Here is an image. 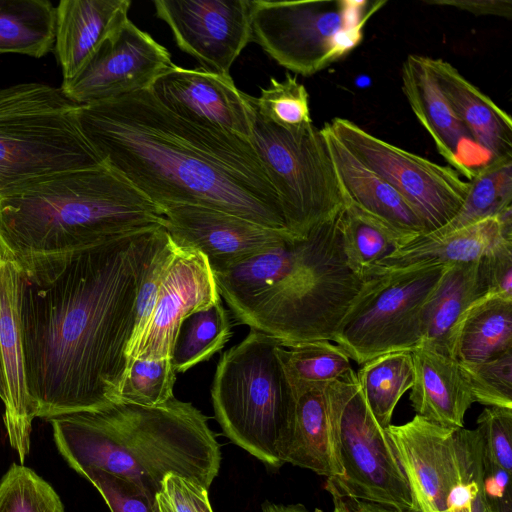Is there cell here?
I'll use <instances>...</instances> for the list:
<instances>
[{
    "label": "cell",
    "instance_id": "6da1fadb",
    "mask_svg": "<svg viewBox=\"0 0 512 512\" xmlns=\"http://www.w3.org/2000/svg\"><path fill=\"white\" fill-rule=\"evenodd\" d=\"M156 227L19 269L20 328L34 419L117 402Z\"/></svg>",
    "mask_w": 512,
    "mask_h": 512
},
{
    "label": "cell",
    "instance_id": "7a4b0ae2",
    "mask_svg": "<svg viewBox=\"0 0 512 512\" xmlns=\"http://www.w3.org/2000/svg\"><path fill=\"white\" fill-rule=\"evenodd\" d=\"M77 116L105 164L162 210L201 206L287 230L250 140L175 115L149 89L78 105Z\"/></svg>",
    "mask_w": 512,
    "mask_h": 512
},
{
    "label": "cell",
    "instance_id": "3957f363",
    "mask_svg": "<svg viewBox=\"0 0 512 512\" xmlns=\"http://www.w3.org/2000/svg\"><path fill=\"white\" fill-rule=\"evenodd\" d=\"M56 448L81 475L98 469L156 498L166 475L210 488L221 464L207 417L175 397L156 407L116 402L48 420Z\"/></svg>",
    "mask_w": 512,
    "mask_h": 512
},
{
    "label": "cell",
    "instance_id": "277c9868",
    "mask_svg": "<svg viewBox=\"0 0 512 512\" xmlns=\"http://www.w3.org/2000/svg\"><path fill=\"white\" fill-rule=\"evenodd\" d=\"M163 223V210L107 164L70 170L0 194V254L27 271Z\"/></svg>",
    "mask_w": 512,
    "mask_h": 512
},
{
    "label": "cell",
    "instance_id": "5b68a950",
    "mask_svg": "<svg viewBox=\"0 0 512 512\" xmlns=\"http://www.w3.org/2000/svg\"><path fill=\"white\" fill-rule=\"evenodd\" d=\"M340 211L300 238L294 263L276 285L232 311L240 323L282 347L332 340L362 286L343 255Z\"/></svg>",
    "mask_w": 512,
    "mask_h": 512
},
{
    "label": "cell",
    "instance_id": "8992f818",
    "mask_svg": "<svg viewBox=\"0 0 512 512\" xmlns=\"http://www.w3.org/2000/svg\"><path fill=\"white\" fill-rule=\"evenodd\" d=\"M279 346L271 336L250 329L219 359L211 388L224 435L272 468L285 464L295 401Z\"/></svg>",
    "mask_w": 512,
    "mask_h": 512
},
{
    "label": "cell",
    "instance_id": "52a82bcc",
    "mask_svg": "<svg viewBox=\"0 0 512 512\" xmlns=\"http://www.w3.org/2000/svg\"><path fill=\"white\" fill-rule=\"evenodd\" d=\"M78 105L59 88H0V194L37 178L105 162L83 133Z\"/></svg>",
    "mask_w": 512,
    "mask_h": 512
},
{
    "label": "cell",
    "instance_id": "ba28073f",
    "mask_svg": "<svg viewBox=\"0 0 512 512\" xmlns=\"http://www.w3.org/2000/svg\"><path fill=\"white\" fill-rule=\"evenodd\" d=\"M386 1L253 0L251 41L280 66L311 76L362 41L368 20Z\"/></svg>",
    "mask_w": 512,
    "mask_h": 512
},
{
    "label": "cell",
    "instance_id": "9c48e42d",
    "mask_svg": "<svg viewBox=\"0 0 512 512\" xmlns=\"http://www.w3.org/2000/svg\"><path fill=\"white\" fill-rule=\"evenodd\" d=\"M448 265L429 262L371 272L331 341L360 365L419 347L426 304Z\"/></svg>",
    "mask_w": 512,
    "mask_h": 512
},
{
    "label": "cell",
    "instance_id": "30bf717a",
    "mask_svg": "<svg viewBox=\"0 0 512 512\" xmlns=\"http://www.w3.org/2000/svg\"><path fill=\"white\" fill-rule=\"evenodd\" d=\"M246 96L250 142L278 195L287 230L304 238L344 207L325 137L313 124L287 130L272 123Z\"/></svg>",
    "mask_w": 512,
    "mask_h": 512
},
{
    "label": "cell",
    "instance_id": "8fae6325",
    "mask_svg": "<svg viewBox=\"0 0 512 512\" xmlns=\"http://www.w3.org/2000/svg\"><path fill=\"white\" fill-rule=\"evenodd\" d=\"M339 404V440L343 476L325 488L341 495L411 512L413 501L392 442L371 413L356 373L332 382Z\"/></svg>",
    "mask_w": 512,
    "mask_h": 512
},
{
    "label": "cell",
    "instance_id": "7c38bea8",
    "mask_svg": "<svg viewBox=\"0 0 512 512\" xmlns=\"http://www.w3.org/2000/svg\"><path fill=\"white\" fill-rule=\"evenodd\" d=\"M323 127L405 199L426 234L445 226L460 210L469 182L453 168L388 143L348 119L336 117Z\"/></svg>",
    "mask_w": 512,
    "mask_h": 512
},
{
    "label": "cell",
    "instance_id": "4fadbf2b",
    "mask_svg": "<svg viewBox=\"0 0 512 512\" xmlns=\"http://www.w3.org/2000/svg\"><path fill=\"white\" fill-rule=\"evenodd\" d=\"M387 434L408 481L416 512H446L453 488L480 459L476 429L444 427L419 415Z\"/></svg>",
    "mask_w": 512,
    "mask_h": 512
},
{
    "label": "cell",
    "instance_id": "5bb4252c",
    "mask_svg": "<svg viewBox=\"0 0 512 512\" xmlns=\"http://www.w3.org/2000/svg\"><path fill=\"white\" fill-rule=\"evenodd\" d=\"M174 63L168 50L128 20L60 89L87 105L149 89Z\"/></svg>",
    "mask_w": 512,
    "mask_h": 512
},
{
    "label": "cell",
    "instance_id": "9a60e30c",
    "mask_svg": "<svg viewBox=\"0 0 512 512\" xmlns=\"http://www.w3.org/2000/svg\"><path fill=\"white\" fill-rule=\"evenodd\" d=\"M253 0H155L156 16L177 46L201 67L222 75L251 42Z\"/></svg>",
    "mask_w": 512,
    "mask_h": 512
},
{
    "label": "cell",
    "instance_id": "2e32d148",
    "mask_svg": "<svg viewBox=\"0 0 512 512\" xmlns=\"http://www.w3.org/2000/svg\"><path fill=\"white\" fill-rule=\"evenodd\" d=\"M219 300L221 296L207 257L195 249L178 246L151 316L127 358L128 364L134 359L171 358L181 321Z\"/></svg>",
    "mask_w": 512,
    "mask_h": 512
},
{
    "label": "cell",
    "instance_id": "e0dca14e",
    "mask_svg": "<svg viewBox=\"0 0 512 512\" xmlns=\"http://www.w3.org/2000/svg\"><path fill=\"white\" fill-rule=\"evenodd\" d=\"M163 227L179 247L204 254L214 271L297 238L221 210L190 205L163 209Z\"/></svg>",
    "mask_w": 512,
    "mask_h": 512
},
{
    "label": "cell",
    "instance_id": "ac0fdd59",
    "mask_svg": "<svg viewBox=\"0 0 512 512\" xmlns=\"http://www.w3.org/2000/svg\"><path fill=\"white\" fill-rule=\"evenodd\" d=\"M149 90L163 107L191 123L250 140L247 94L235 86L230 75L173 64Z\"/></svg>",
    "mask_w": 512,
    "mask_h": 512
},
{
    "label": "cell",
    "instance_id": "d6986e66",
    "mask_svg": "<svg viewBox=\"0 0 512 512\" xmlns=\"http://www.w3.org/2000/svg\"><path fill=\"white\" fill-rule=\"evenodd\" d=\"M21 272L0 254V357L5 380L4 426L21 464L30 450L34 420L27 389L20 328Z\"/></svg>",
    "mask_w": 512,
    "mask_h": 512
},
{
    "label": "cell",
    "instance_id": "ffe728a7",
    "mask_svg": "<svg viewBox=\"0 0 512 512\" xmlns=\"http://www.w3.org/2000/svg\"><path fill=\"white\" fill-rule=\"evenodd\" d=\"M294 398L284 462L341 478L339 404L332 382L303 389Z\"/></svg>",
    "mask_w": 512,
    "mask_h": 512
},
{
    "label": "cell",
    "instance_id": "44dd1931",
    "mask_svg": "<svg viewBox=\"0 0 512 512\" xmlns=\"http://www.w3.org/2000/svg\"><path fill=\"white\" fill-rule=\"evenodd\" d=\"M325 137L338 184L348 205L408 242L426 234L422 220L386 181L364 166L327 129Z\"/></svg>",
    "mask_w": 512,
    "mask_h": 512
},
{
    "label": "cell",
    "instance_id": "7402d4cb",
    "mask_svg": "<svg viewBox=\"0 0 512 512\" xmlns=\"http://www.w3.org/2000/svg\"><path fill=\"white\" fill-rule=\"evenodd\" d=\"M130 0H61L53 50L62 83L73 79L100 45L129 19Z\"/></svg>",
    "mask_w": 512,
    "mask_h": 512
},
{
    "label": "cell",
    "instance_id": "603a6c76",
    "mask_svg": "<svg viewBox=\"0 0 512 512\" xmlns=\"http://www.w3.org/2000/svg\"><path fill=\"white\" fill-rule=\"evenodd\" d=\"M402 90L414 115L432 137L439 154L467 179L475 171L463 152L470 135L443 95L430 66V57L408 55L401 68Z\"/></svg>",
    "mask_w": 512,
    "mask_h": 512
},
{
    "label": "cell",
    "instance_id": "cb8c5ba5",
    "mask_svg": "<svg viewBox=\"0 0 512 512\" xmlns=\"http://www.w3.org/2000/svg\"><path fill=\"white\" fill-rule=\"evenodd\" d=\"M507 243H512V208L452 232L422 234L384 258L367 275L420 263L473 262Z\"/></svg>",
    "mask_w": 512,
    "mask_h": 512
},
{
    "label": "cell",
    "instance_id": "d4e9b609",
    "mask_svg": "<svg viewBox=\"0 0 512 512\" xmlns=\"http://www.w3.org/2000/svg\"><path fill=\"white\" fill-rule=\"evenodd\" d=\"M410 353V401L416 415L444 427H464L465 414L475 400L458 361L422 346Z\"/></svg>",
    "mask_w": 512,
    "mask_h": 512
},
{
    "label": "cell",
    "instance_id": "484cf974",
    "mask_svg": "<svg viewBox=\"0 0 512 512\" xmlns=\"http://www.w3.org/2000/svg\"><path fill=\"white\" fill-rule=\"evenodd\" d=\"M443 95L474 144L491 158L512 156V120L449 62L430 58Z\"/></svg>",
    "mask_w": 512,
    "mask_h": 512
},
{
    "label": "cell",
    "instance_id": "4316f807",
    "mask_svg": "<svg viewBox=\"0 0 512 512\" xmlns=\"http://www.w3.org/2000/svg\"><path fill=\"white\" fill-rule=\"evenodd\" d=\"M487 292L482 259L449 264L426 304L420 346L451 357L450 341L458 320Z\"/></svg>",
    "mask_w": 512,
    "mask_h": 512
},
{
    "label": "cell",
    "instance_id": "83f0119b",
    "mask_svg": "<svg viewBox=\"0 0 512 512\" xmlns=\"http://www.w3.org/2000/svg\"><path fill=\"white\" fill-rule=\"evenodd\" d=\"M512 351V300L486 294L458 320L450 341V356L476 363Z\"/></svg>",
    "mask_w": 512,
    "mask_h": 512
},
{
    "label": "cell",
    "instance_id": "f1b7e54d",
    "mask_svg": "<svg viewBox=\"0 0 512 512\" xmlns=\"http://www.w3.org/2000/svg\"><path fill=\"white\" fill-rule=\"evenodd\" d=\"M299 240L292 238L213 272L220 296L231 312L285 276L297 256Z\"/></svg>",
    "mask_w": 512,
    "mask_h": 512
},
{
    "label": "cell",
    "instance_id": "f546056e",
    "mask_svg": "<svg viewBox=\"0 0 512 512\" xmlns=\"http://www.w3.org/2000/svg\"><path fill=\"white\" fill-rule=\"evenodd\" d=\"M56 7L48 0H0V53L41 58L55 43Z\"/></svg>",
    "mask_w": 512,
    "mask_h": 512
},
{
    "label": "cell",
    "instance_id": "4dcf8cb0",
    "mask_svg": "<svg viewBox=\"0 0 512 512\" xmlns=\"http://www.w3.org/2000/svg\"><path fill=\"white\" fill-rule=\"evenodd\" d=\"M466 198L445 226L432 232L445 234L487 218L499 216L512 207V156L491 158L476 169Z\"/></svg>",
    "mask_w": 512,
    "mask_h": 512
},
{
    "label": "cell",
    "instance_id": "1f68e13d",
    "mask_svg": "<svg viewBox=\"0 0 512 512\" xmlns=\"http://www.w3.org/2000/svg\"><path fill=\"white\" fill-rule=\"evenodd\" d=\"M356 378L374 418L387 428L398 401L413 384L411 353L392 352L370 359L361 365Z\"/></svg>",
    "mask_w": 512,
    "mask_h": 512
},
{
    "label": "cell",
    "instance_id": "d6a6232c",
    "mask_svg": "<svg viewBox=\"0 0 512 512\" xmlns=\"http://www.w3.org/2000/svg\"><path fill=\"white\" fill-rule=\"evenodd\" d=\"M230 336L231 324L221 300L187 315L178 327L171 354L176 373L211 358Z\"/></svg>",
    "mask_w": 512,
    "mask_h": 512
},
{
    "label": "cell",
    "instance_id": "836d02e7",
    "mask_svg": "<svg viewBox=\"0 0 512 512\" xmlns=\"http://www.w3.org/2000/svg\"><path fill=\"white\" fill-rule=\"evenodd\" d=\"M340 233L346 264L361 281L384 258L409 243L348 205L340 211Z\"/></svg>",
    "mask_w": 512,
    "mask_h": 512
},
{
    "label": "cell",
    "instance_id": "e575fe53",
    "mask_svg": "<svg viewBox=\"0 0 512 512\" xmlns=\"http://www.w3.org/2000/svg\"><path fill=\"white\" fill-rule=\"evenodd\" d=\"M278 355L293 394L341 380L354 371L348 354L328 340L279 346Z\"/></svg>",
    "mask_w": 512,
    "mask_h": 512
},
{
    "label": "cell",
    "instance_id": "d590c367",
    "mask_svg": "<svg viewBox=\"0 0 512 512\" xmlns=\"http://www.w3.org/2000/svg\"><path fill=\"white\" fill-rule=\"evenodd\" d=\"M175 380L171 358L134 359L127 366L117 402L145 407L162 405L174 397Z\"/></svg>",
    "mask_w": 512,
    "mask_h": 512
},
{
    "label": "cell",
    "instance_id": "8d00e7d4",
    "mask_svg": "<svg viewBox=\"0 0 512 512\" xmlns=\"http://www.w3.org/2000/svg\"><path fill=\"white\" fill-rule=\"evenodd\" d=\"M0 512H65L59 495L34 470L12 463L0 479Z\"/></svg>",
    "mask_w": 512,
    "mask_h": 512
},
{
    "label": "cell",
    "instance_id": "74e56055",
    "mask_svg": "<svg viewBox=\"0 0 512 512\" xmlns=\"http://www.w3.org/2000/svg\"><path fill=\"white\" fill-rule=\"evenodd\" d=\"M178 246L163 226L155 228L138 286L135 307L134 331L127 349V358L135 348L146 326L158 297L166 270L173 260ZM128 360V359H127Z\"/></svg>",
    "mask_w": 512,
    "mask_h": 512
},
{
    "label": "cell",
    "instance_id": "f35d334b",
    "mask_svg": "<svg viewBox=\"0 0 512 512\" xmlns=\"http://www.w3.org/2000/svg\"><path fill=\"white\" fill-rule=\"evenodd\" d=\"M252 101L264 118L287 130L313 124L308 92L289 73H286L282 81L271 78L270 84L261 88L259 97L252 96Z\"/></svg>",
    "mask_w": 512,
    "mask_h": 512
},
{
    "label": "cell",
    "instance_id": "ab89813d",
    "mask_svg": "<svg viewBox=\"0 0 512 512\" xmlns=\"http://www.w3.org/2000/svg\"><path fill=\"white\" fill-rule=\"evenodd\" d=\"M458 364L475 402L512 409V351L482 362Z\"/></svg>",
    "mask_w": 512,
    "mask_h": 512
},
{
    "label": "cell",
    "instance_id": "60d3db41",
    "mask_svg": "<svg viewBox=\"0 0 512 512\" xmlns=\"http://www.w3.org/2000/svg\"><path fill=\"white\" fill-rule=\"evenodd\" d=\"M483 460L509 473L512 470V409L486 407L477 419Z\"/></svg>",
    "mask_w": 512,
    "mask_h": 512
},
{
    "label": "cell",
    "instance_id": "b9f144b4",
    "mask_svg": "<svg viewBox=\"0 0 512 512\" xmlns=\"http://www.w3.org/2000/svg\"><path fill=\"white\" fill-rule=\"evenodd\" d=\"M99 491L111 512H159L156 498L126 479L98 469L81 474Z\"/></svg>",
    "mask_w": 512,
    "mask_h": 512
},
{
    "label": "cell",
    "instance_id": "7bdbcfd3",
    "mask_svg": "<svg viewBox=\"0 0 512 512\" xmlns=\"http://www.w3.org/2000/svg\"><path fill=\"white\" fill-rule=\"evenodd\" d=\"M156 501L159 512H213L208 490L175 474L165 476Z\"/></svg>",
    "mask_w": 512,
    "mask_h": 512
},
{
    "label": "cell",
    "instance_id": "ee69618b",
    "mask_svg": "<svg viewBox=\"0 0 512 512\" xmlns=\"http://www.w3.org/2000/svg\"><path fill=\"white\" fill-rule=\"evenodd\" d=\"M487 294L512 300V243L482 258Z\"/></svg>",
    "mask_w": 512,
    "mask_h": 512
},
{
    "label": "cell",
    "instance_id": "f6af8a7d",
    "mask_svg": "<svg viewBox=\"0 0 512 512\" xmlns=\"http://www.w3.org/2000/svg\"><path fill=\"white\" fill-rule=\"evenodd\" d=\"M431 5L451 6L474 15H492L511 19V0H429Z\"/></svg>",
    "mask_w": 512,
    "mask_h": 512
},
{
    "label": "cell",
    "instance_id": "bcb514c9",
    "mask_svg": "<svg viewBox=\"0 0 512 512\" xmlns=\"http://www.w3.org/2000/svg\"><path fill=\"white\" fill-rule=\"evenodd\" d=\"M333 500L332 512H398L394 509L341 495L337 492H329Z\"/></svg>",
    "mask_w": 512,
    "mask_h": 512
},
{
    "label": "cell",
    "instance_id": "7dc6e473",
    "mask_svg": "<svg viewBox=\"0 0 512 512\" xmlns=\"http://www.w3.org/2000/svg\"><path fill=\"white\" fill-rule=\"evenodd\" d=\"M262 512H308L301 504H276L266 501L262 504Z\"/></svg>",
    "mask_w": 512,
    "mask_h": 512
},
{
    "label": "cell",
    "instance_id": "c3c4849f",
    "mask_svg": "<svg viewBox=\"0 0 512 512\" xmlns=\"http://www.w3.org/2000/svg\"><path fill=\"white\" fill-rule=\"evenodd\" d=\"M6 390H5V380L3 375L2 362L0 357V399L2 401L5 400Z\"/></svg>",
    "mask_w": 512,
    "mask_h": 512
},
{
    "label": "cell",
    "instance_id": "681fc988",
    "mask_svg": "<svg viewBox=\"0 0 512 512\" xmlns=\"http://www.w3.org/2000/svg\"><path fill=\"white\" fill-rule=\"evenodd\" d=\"M411 512H416V511H411Z\"/></svg>",
    "mask_w": 512,
    "mask_h": 512
}]
</instances>
